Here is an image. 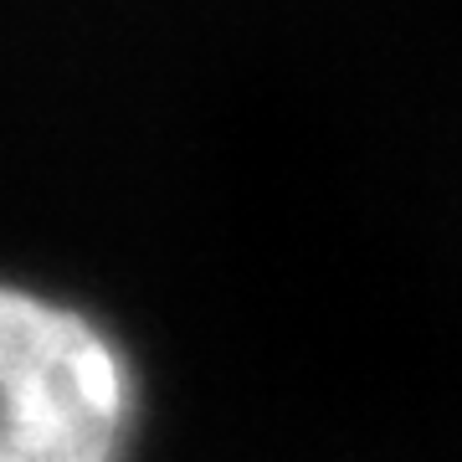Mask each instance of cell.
<instances>
[{
  "instance_id": "obj_1",
  "label": "cell",
  "mask_w": 462,
  "mask_h": 462,
  "mask_svg": "<svg viewBox=\"0 0 462 462\" xmlns=\"http://www.w3.org/2000/svg\"><path fill=\"white\" fill-rule=\"evenodd\" d=\"M139 375L93 314L0 282V462H129Z\"/></svg>"
}]
</instances>
